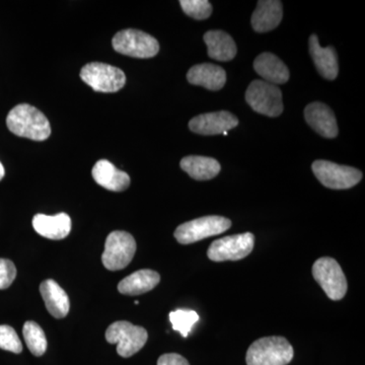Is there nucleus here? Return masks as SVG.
Returning <instances> with one entry per match:
<instances>
[{
	"label": "nucleus",
	"mask_w": 365,
	"mask_h": 365,
	"mask_svg": "<svg viewBox=\"0 0 365 365\" xmlns=\"http://www.w3.org/2000/svg\"><path fill=\"white\" fill-rule=\"evenodd\" d=\"M112 45L115 51L134 58H151L160 51V44L155 38L133 29L117 33Z\"/></svg>",
	"instance_id": "obj_5"
},
{
	"label": "nucleus",
	"mask_w": 365,
	"mask_h": 365,
	"mask_svg": "<svg viewBox=\"0 0 365 365\" xmlns=\"http://www.w3.org/2000/svg\"><path fill=\"white\" fill-rule=\"evenodd\" d=\"M4 165H2V163H0V181H1L2 179H4Z\"/></svg>",
	"instance_id": "obj_30"
},
{
	"label": "nucleus",
	"mask_w": 365,
	"mask_h": 365,
	"mask_svg": "<svg viewBox=\"0 0 365 365\" xmlns=\"http://www.w3.org/2000/svg\"><path fill=\"white\" fill-rule=\"evenodd\" d=\"M16 277V268L11 260L0 259V289H6Z\"/></svg>",
	"instance_id": "obj_28"
},
{
	"label": "nucleus",
	"mask_w": 365,
	"mask_h": 365,
	"mask_svg": "<svg viewBox=\"0 0 365 365\" xmlns=\"http://www.w3.org/2000/svg\"><path fill=\"white\" fill-rule=\"evenodd\" d=\"M7 128L14 135L31 140H46L51 134L49 120L37 108L28 104L16 106L6 118Z\"/></svg>",
	"instance_id": "obj_1"
},
{
	"label": "nucleus",
	"mask_w": 365,
	"mask_h": 365,
	"mask_svg": "<svg viewBox=\"0 0 365 365\" xmlns=\"http://www.w3.org/2000/svg\"><path fill=\"white\" fill-rule=\"evenodd\" d=\"M160 281V274L150 269H143L120 281L118 290L125 295L143 294L153 290Z\"/></svg>",
	"instance_id": "obj_21"
},
{
	"label": "nucleus",
	"mask_w": 365,
	"mask_h": 365,
	"mask_svg": "<svg viewBox=\"0 0 365 365\" xmlns=\"http://www.w3.org/2000/svg\"><path fill=\"white\" fill-rule=\"evenodd\" d=\"M292 346L285 338L272 336L255 341L247 352L248 365H287L294 359Z\"/></svg>",
	"instance_id": "obj_2"
},
{
	"label": "nucleus",
	"mask_w": 365,
	"mask_h": 365,
	"mask_svg": "<svg viewBox=\"0 0 365 365\" xmlns=\"http://www.w3.org/2000/svg\"><path fill=\"white\" fill-rule=\"evenodd\" d=\"M136 252V242L126 232H113L106 240L102 262L110 271L122 270L130 264Z\"/></svg>",
	"instance_id": "obj_8"
},
{
	"label": "nucleus",
	"mask_w": 365,
	"mask_h": 365,
	"mask_svg": "<svg viewBox=\"0 0 365 365\" xmlns=\"http://www.w3.org/2000/svg\"><path fill=\"white\" fill-rule=\"evenodd\" d=\"M232 222L222 216L210 215L182 223L177 227L175 237L180 244L189 245L227 232Z\"/></svg>",
	"instance_id": "obj_4"
},
{
	"label": "nucleus",
	"mask_w": 365,
	"mask_h": 365,
	"mask_svg": "<svg viewBox=\"0 0 365 365\" xmlns=\"http://www.w3.org/2000/svg\"><path fill=\"white\" fill-rule=\"evenodd\" d=\"M33 227L46 239H66L71 234V220L66 213L56 215H37L33 218Z\"/></svg>",
	"instance_id": "obj_18"
},
{
	"label": "nucleus",
	"mask_w": 365,
	"mask_h": 365,
	"mask_svg": "<svg viewBox=\"0 0 365 365\" xmlns=\"http://www.w3.org/2000/svg\"><path fill=\"white\" fill-rule=\"evenodd\" d=\"M282 2L277 0H261L252 16V26L256 32H270L282 21Z\"/></svg>",
	"instance_id": "obj_17"
},
{
	"label": "nucleus",
	"mask_w": 365,
	"mask_h": 365,
	"mask_svg": "<svg viewBox=\"0 0 365 365\" xmlns=\"http://www.w3.org/2000/svg\"><path fill=\"white\" fill-rule=\"evenodd\" d=\"M170 321L173 329L186 338L193 326L199 321V316L192 309H177L170 314Z\"/></svg>",
	"instance_id": "obj_25"
},
{
	"label": "nucleus",
	"mask_w": 365,
	"mask_h": 365,
	"mask_svg": "<svg viewBox=\"0 0 365 365\" xmlns=\"http://www.w3.org/2000/svg\"><path fill=\"white\" fill-rule=\"evenodd\" d=\"M26 346L35 356H42L47 350V339L44 331L35 322H26L23 328Z\"/></svg>",
	"instance_id": "obj_24"
},
{
	"label": "nucleus",
	"mask_w": 365,
	"mask_h": 365,
	"mask_svg": "<svg viewBox=\"0 0 365 365\" xmlns=\"http://www.w3.org/2000/svg\"><path fill=\"white\" fill-rule=\"evenodd\" d=\"M40 292L51 316L56 319L67 316L71 307L68 295L59 287L58 283L51 279L43 281L40 285Z\"/></svg>",
	"instance_id": "obj_20"
},
{
	"label": "nucleus",
	"mask_w": 365,
	"mask_h": 365,
	"mask_svg": "<svg viewBox=\"0 0 365 365\" xmlns=\"http://www.w3.org/2000/svg\"><path fill=\"white\" fill-rule=\"evenodd\" d=\"M81 78L98 93H116L126 83V76L118 67L91 62L83 67Z\"/></svg>",
	"instance_id": "obj_7"
},
{
	"label": "nucleus",
	"mask_w": 365,
	"mask_h": 365,
	"mask_svg": "<svg viewBox=\"0 0 365 365\" xmlns=\"http://www.w3.org/2000/svg\"><path fill=\"white\" fill-rule=\"evenodd\" d=\"M313 276L321 285L329 299L340 300L347 292V280L342 268L330 257H324L314 262Z\"/></svg>",
	"instance_id": "obj_9"
},
{
	"label": "nucleus",
	"mask_w": 365,
	"mask_h": 365,
	"mask_svg": "<svg viewBox=\"0 0 365 365\" xmlns=\"http://www.w3.org/2000/svg\"><path fill=\"white\" fill-rule=\"evenodd\" d=\"M246 101L255 112L274 118L283 112L282 93L277 86L254 81L246 91Z\"/></svg>",
	"instance_id": "obj_6"
},
{
	"label": "nucleus",
	"mask_w": 365,
	"mask_h": 365,
	"mask_svg": "<svg viewBox=\"0 0 365 365\" xmlns=\"http://www.w3.org/2000/svg\"><path fill=\"white\" fill-rule=\"evenodd\" d=\"M93 180L100 186L113 192H121L128 188L130 177L122 170H118L107 160H98L91 170Z\"/></svg>",
	"instance_id": "obj_14"
},
{
	"label": "nucleus",
	"mask_w": 365,
	"mask_h": 365,
	"mask_svg": "<svg viewBox=\"0 0 365 365\" xmlns=\"http://www.w3.org/2000/svg\"><path fill=\"white\" fill-rule=\"evenodd\" d=\"M0 349L16 353V354L23 351V344L20 338L11 326H0Z\"/></svg>",
	"instance_id": "obj_27"
},
{
	"label": "nucleus",
	"mask_w": 365,
	"mask_h": 365,
	"mask_svg": "<svg viewBox=\"0 0 365 365\" xmlns=\"http://www.w3.org/2000/svg\"><path fill=\"white\" fill-rule=\"evenodd\" d=\"M254 69L266 83L283 85L289 81V71L276 55L262 53L254 61Z\"/></svg>",
	"instance_id": "obj_16"
},
{
	"label": "nucleus",
	"mask_w": 365,
	"mask_h": 365,
	"mask_svg": "<svg viewBox=\"0 0 365 365\" xmlns=\"http://www.w3.org/2000/svg\"><path fill=\"white\" fill-rule=\"evenodd\" d=\"M309 53L314 66L324 78L334 81L339 73L338 56L335 49L331 46L323 48L319 45L318 37L312 35L309 38Z\"/></svg>",
	"instance_id": "obj_15"
},
{
	"label": "nucleus",
	"mask_w": 365,
	"mask_h": 365,
	"mask_svg": "<svg viewBox=\"0 0 365 365\" xmlns=\"http://www.w3.org/2000/svg\"><path fill=\"white\" fill-rule=\"evenodd\" d=\"M307 123L319 135L326 138H335L338 135L335 114L328 106L314 102L307 105L304 110Z\"/></svg>",
	"instance_id": "obj_13"
},
{
	"label": "nucleus",
	"mask_w": 365,
	"mask_h": 365,
	"mask_svg": "<svg viewBox=\"0 0 365 365\" xmlns=\"http://www.w3.org/2000/svg\"><path fill=\"white\" fill-rule=\"evenodd\" d=\"M254 245L255 237L251 232L230 235L213 242L209 247L207 256L215 262L242 260L251 254Z\"/></svg>",
	"instance_id": "obj_11"
},
{
	"label": "nucleus",
	"mask_w": 365,
	"mask_h": 365,
	"mask_svg": "<svg viewBox=\"0 0 365 365\" xmlns=\"http://www.w3.org/2000/svg\"><path fill=\"white\" fill-rule=\"evenodd\" d=\"M187 79L191 85L203 86L209 91H220L227 83V73L222 67L203 63L190 68Z\"/></svg>",
	"instance_id": "obj_19"
},
{
	"label": "nucleus",
	"mask_w": 365,
	"mask_h": 365,
	"mask_svg": "<svg viewBox=\"0 0 365 365\" xmlns=\"http://www.w3.org/2000/svg\"><path fill=\"white\" fill-rule=\"evenodd\" d=\"M158 365H190L188 360L177 353L163 354L158 360Z\"/></svg>",
	"instance_id": "obj_29"
},
{
	"label": "nucleus",
	"mask_w": 365,
	"mask_h": 365,
	"mask_svg": "<svg viewBox=\"0 0 365 365\" xmlns=\"http://www.w3.org/2000/svg\"><path fill=\"white\" fill-rule=\"evenodd\" d=\"M312 170L321 184L329 189H350L362 179V173L359 170L328 160H316L312 165Z\"/></svg>",
	"instance_id": "obj_10"
},
{
	"label": "nucleus",
	"mask_w": 365,
	"mask_h": 365,
	"mask_svg": "<svg viewBox=\"0 0 365 365\" xmlns=\"http://www.w3.org/2000/svg\"><path fill=\"white\" fill-rule=\"evenodd\" d=\"M148 339L145 329L126 321L115 322L106 331V340L111 344H117L118 354L124 359L140 351Z\"/></svg>",
	"instance_id": "obj_3"
},
{
	"label": "nucleus",
	"mask_w": 365,
	"mask_h": 365,
	"mask_svg": "<svg viewBox=\"0 0 365 365\" xmlns=\"http://www.w3.org/2000/svg\"><path fill=\"white\" fill-rule=\"evenodd\" d=\"M204 42L207 46L208 56L217 61H230L237 55L234 39L223 31H209L204 35Z\"/></svg>",
	"instance_id": "obj_22"
},
{
	"label": "nucleus",
	"mask_w": 365,
	"mask_h": 365,
	"mask_svg": "<svg viewBox=\"0 0 365 365\" xmlns=\"http://www.w3.org/2000/svg\"><path fill=\"white\" fill-rule=\"evenodd\" d=\"M180 165L182 170L197 181L213 179L220 174L222 169L220 163L215 158L200 157V155H190L184 158Z\"/></svg>",
	"instance_id": "obj_23"
},
{
	"label": "nucleus",
	"mask_w": 365,
	"mask_h": 365,
	"mask_svg": "<svg viewBox=\"0 0 365 365\" xmlns=\"http://www.w3.org/2000/svg\"><path fill=\"white\" fill-rule=\"evenodd\" d=\"M239 125V119L227 111L207 113L194 117L189 122L190 130L200 135H218L232 130Z\"/></svg>",
	"instance_id": "obj_12"
},
{
	"label": "nucleus",
	"mask_w": 365,
	"mask_h": 365,
	"mask_svg": "<svg viewBox=\"0 0 365 365\" xmlns=\"http://www.w3.org/2000/svg\"><path fill=\"white\" fill-rule=\"evenodd\" d=\"M180 4L184 13L195 20H206L212 14V6L208 0H181Z\"/></svg>",
	"instance_id": "obj_26"
}]
</instances>
